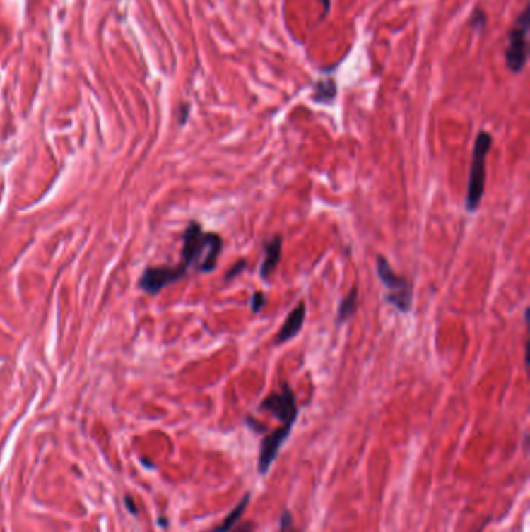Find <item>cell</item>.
I'll return each instance as SVG.
<instances>
[{
    "label": "cell",
    "mask_w": 530,
    "mask_h": 532,
    "mask_svg": "<svg viewBox=\"0 0 530 532\" xmlns=\"http://www.w3.org/2000/svg\"><path fill=\"white\" fill-rule=\"evenodd\" d=\"M224 242L221 235L206 232L198 221H192L182 235V261L187 271L194 269L198 273H213L218 259L223 252Z\"/></svg>",
    "instance_id": "obj_1"
},
{
    "label": "cell",
    "mask_w": 530,
    "mask_h": 532,
    "mask_svg": "<svg viewBox=\"0 0 530 532\" xmlns=\"http://www.w3.org/2000/svg\"><path fill=\"white\" fill-rule=\"evenodd\" d=\"M493 145V137L487 131H479L474 141L473 159L469 175V186H466L465 211L469 213L478 212L481 201L484 198L485 179H487V156Z\"/></svg>",
    "instance_id": "obj_2"
},
{
    "label": "cell",
    "mask_w": 530,
    "mask_h": 532,
    "mask_svg": "<svg viewBox=\"0 0 530 532\" xmlns=\"http://www.w3.org/2000/svg\"><path fill=\"white\" fill-rule=\"evenodd\" d=\"M377 274L379 282L386 288V302L391 304L399 313L408 314L414 304L412 283L404 276L396 274L383 256L377 257Z\"/></svg>",
    "instance_id": "obj_3"
},
{
    "label": "cell",
    "mask_w": 530,
    "mask_h": 532,
    "mask_svg": "<svg viewBox=\"0 0 530 532\" xmlns=\"http://www.w3.org/2000/svg\"><path fill=\"white\" fill-rule=\"evenodd\" d=\"M529 6L519 14L515 25L510 30L505 45V64L513 73H521L529 58Z\"/></svg>",
    "instance_id": "obj_4"
},
{
    "label": "cell",
    "mask_w": 530,
    "mask_h": 532,
    "mask_svg": "<svg viewBox=\"0 0 530 532\" xmlns=\"http://www.w3.org/2000/svg\"><path fill=\"white\" fill-rule=\"evenodd\" d=\"M260 411L274 415L276 419L282 422V425L294 427L295 420H298L299 410L294 391L290 388V384L283 383L280 391L272 392L268 397H264L260 403Z\"/></svg>",
    "instance_id": "obj_5"
},
{
    "label": "cell",
    "mask_w": 530,
    "mask_h": 532,
    "mask_svg": "<svg viewBox=\"0 0 530 532\" xmlns=\"http://www.w3.org/2000/svg\"><path fill=\"white\" fill-rule=\"evenodd\" d=\"M189 273L182 264L175 266H150L139 280V287L148 295H158L163 288L182 280Z\"/></svg>",
    "instance_id": "obj_6"
},
{
    "label": "cell",
    "mask_w": 530,
    "mask_h": 532,
    "mask_svg": "<svg viewBox=\"0 0 530 532\" xmlns=\"http://www.w3.org/2000/svg\"><path fill=\"white\" fill-rule=\"evenodd\" d=\"M291 425H282L280 428L271 431L269 435L263 437L260 444V453H259V472L260 475H266L269 468L278 456V451L282 449V445L291 435Z\"/></svg>",
    "instance_id": "obj_7"
},
{
    "label": "cell",
    "mask_w": 530,
    "mask_h": 532,
    "mask_svg": "<svg viewBox=\"0 0 530 532\" xmlns=\"http://www.w3.org/2000/svg\"><path fill=\"white\" fill-rule=\"evenodd\" d=\"M305 314H307V307L303 302H300L298 307H294L293 310L288 313L285 322L280 327L278 333L274 339V344L280 345L285 344L293 339L294 336L299 335V331L303 327V322H305Z\"/></svg>",
    "instance_id": "obj_8"
},
{
    "label": "cell",
    "mask_w": 530,
    "mask_h": 532,
    "mask_svg": "<svg viewBox=\"0 0 530 532\" xmlns=\"http://www.w3.org/2000/svg\"><path fill=\"white\" fill-rule=\"evenodd\" d=\"M282 246L283 240L280 235L272 237L271 240L264 243V257L259 269V276L260 279L266 282L272 273L276 271V268L280 264V259H282Z\"/></svg>",
    "instance_id": "obj_9"
},
{
    "label": "cell",
    "mask_w": 530,
    "mask_h": 532,
    "mask_svg": "<svg viewBox=\"0 0 530 532\" xmlns=\"http://www.w3.org/2000/svg\"><path fill=\"white\" fill-rule=\"evenodd\" d=\"M338 95V84L333 78H326V80H319L314 84V90H313V102L319 105H331L334 102V98Z\"/></svg>",
    "instance_id": "obj_10"
},
{
    "label": "cell",
    "mask_w": 530,
    "mask_h": 532,
    "mask_svg": "<svg viewBox=\"0 0 530 532\" xmlns=\"http://www.w3.org/2000/svg\"><path fill=\"white\" fill-rule=\"evenodd\" d=\"M356 310H358V288L353 287L347 296L341 299V302L338 305V313H336L338 326L347 322L348 319H352Z\"/></svg>",
    "instance_id": "obj_11"
},
{
    "label": "cell",
    "mask_w": 530,
    "mask_h": 532,
    "mask_svg": "<svg viewBox=\"0 0 530 532\" xmlns=\"http://www.w3.org/2000/svg\"><path fill=\"white\" fill-rule=\"evenodd\" d=\"M249 501H251V493H246V495L240 500V503L229 512V515L225 516V519L220 524H218L216 528H213L212 531H208V532H230L232 528L235 526V523L241 519V515L245 514Z\"/></svg>",
    "instance_id": "obj_12"
},
{
    "label": "cell",
    "mask_w": 530,
    "mask_h": 532,
    "mask_svg": "<svg viewBox=\"0 0 530 532\" xmlns=\"http://www.w3.org/2000/svg\"><path fill=\"white\" fill-rule=\"evenodd\" d=\"M469 25L474 30V32H482V30H484L487 25V14L481 8H476L471 14Z\"/></svg>",
    "instance_id": "obj_13"
},
{
    "label": "cell",
    "mask_w": 530,
    "mask_h": 532,
    "mask_svg": "<svg viewBox=\"0 0 530 532\" xmlns=\"http://www.w3.org/2000/svg\"><path fill=\"white\" fill-rule=\"evenodd\" d=\"M266 300H268V296L264 295V292L255 291L254 295H252V297H251V310H252V313L254 314H259L263 310V307L266 305Z\"/></svg>",
    "instance_id": "obj_14"
},
{
    "label": "cell",
    "mask_w": 530,
    "mask_h": 532,
    "mask_svg": "<svg viewBox=\"0 0 530 532\" xmlns=\"http://www.w3.org/2000/svg\"><path fill=\"white\" fill-rule=\"evenodd\" d=\"M280 532H298L293 531V515L288 509L280 515Z\"/></svg>",
    "instance_id": "obj_15"
},
{
    "label": "cell",
    "mask_w": 530,
    "mask_h": 532,
    "mask_svg": "<svg viewBox=\"0 0 530 532\" xmlns=\"http://www.w3.org/2000/svg\"><path fill=\"white\" fill-rule=\"evenodd\" d=\"M246 265H247V261H246V260H240L235 266H232V268L229 269V271L225 273L224 280H232V279H235V277H237L238 274H241V273L245 271V269H246Z\"/></svg>",
    "instance_id": "obj_16"
},
{
    "label": "cell",
    "mask_w": 530,
    "mask_h": 532,
    "mask_svg": "<svg viewBox=\"0 0 530 532\" xmlns=\"http://www.w3.org/2000/svg\"><path fill=\"white\" fill-rule=\"evenodd\" d=\"M246 423H247V427H251L254 431H259V433H264V431H266V428H264L263 425H260V423L257 422V420L252 418V415H247V418H246Z\"/></svg>",
    "instance_id": "obj_17"
},
{
    "label": "cell",
    "mask_w": 530,
    "mask_h": 532,
    "mask_svg": "<svg viewBox=\"0 0 530 532\" xmlns=\"http://www.w3.org/2000/svg\"><path fill=\"white\" fill-rule=\"evenodd\" d=\"M254 529H255V523L254 521H246V523L241 524L240 528H237L235 531H232V532H254Z\"/></svg>",
    "instance_id": "obj_18"
},
{
    "label": "cell",
    "mask_w": 530,
    "mask_h": 532,
    "mask_svg": "<svg viewBox=\"0 0 530 532\" xmlns=\"http://www.w3.org/2000/svg\"><path fill=\"white\" fill-rule=\"evenodd\" d=\"M124 503H126V506H128V511H129L131 514H137L136 504H134V501H132V498H131V497H126V498H124Z\"/></svg>",
    "instance_id": "obj_19"
},
{
    "label": "cell",
    "mask_w": 530,
    "mask_h": 532,
    "mask_svg": "<svg viewBox=\"0 0 530 532\" xmlns=\"http://www.w3.org/2000/svg\"><path fill=\"white\" fill-rule=\"evenodd\" d=\"M488 521H490V520H487V521H484V524H482V526H481V528H479V529H478L476 532H482V529H484V528L487 526V524H488Z\"/></svg>",
    "instance_id": "obj_20"
}]
</instances>
